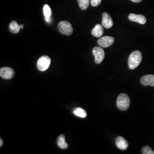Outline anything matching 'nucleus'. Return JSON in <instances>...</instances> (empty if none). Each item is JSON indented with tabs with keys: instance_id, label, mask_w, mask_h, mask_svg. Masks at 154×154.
Here are the masks:
<instances>
[{
	"instance_id": "nucleus-3",
	"label": "nucleus",
	"mask_w": 154,
	"mask_h": 154,
	"mask_svg": "<svg viewBox=\"0 0 154 154\" xmlns=\"http://www.w3.org/2000/svg\"><path fill=\"white\" fill-rule=\"evenodd\" d=\"M58 28L60 33L66 35H72L73 33V29L71 23L66 21H62L60 22Z\"/></svg>"
},
{
	"instance_id": "nucleus-17",
	"label": "nucleus",
	"mask_w": 154,
	"mask_h": 154,
	"mask_svg": "<svg viewBox=\"0 0 154 154\" xmlns=\"http://www.w3.org/2000/svg\"><path fill=\"white\" fill-rule=\"evenodd\" d=\"M44 14L45 18L50 17L51 14V11L49 6L48 5H45L44 6Z\"/></svg>"
},
{
	"instance_id": "nucleus-13",
	"label": "nucleus",
	"mask_w": 154,
	"mask_h": 154,
	"mask_svg": "<svg viewBox=\"0 0 154 154\" xmlns=\"http://www.w3.org/2000/svg\"><path fill=\"white\" fill-rule=\"evenodd\" d=\"M21 29V25H19L16 21H11L9 25V30L12 33L17 34L19 33Z\"/></svg>"
},
{
	"instance_id": "nucleus-15",
	"label": "nucleus",
	"mask_w": 154,
	"mask_h": 154,
	"mask_svg": "<svg viewBox=\"0 0 154 154\" xmlns=\"http://www.w3.org/2000/svg\"><path fill=\"white\" fill-rule=\"evenodd\" d=\"M74 114L75 116H78L79 117H81V118H86L87 116V113H86V111L83 110L82 108H79V107H78V108H76L75 109H74Z\"/></svg>"
},
{
	"instance_id": "nucleus-20",
	"label": "nucleus",
	"mask_w": 154,
	"mask_h": 154,
	"mask_svg": "<svg viewBox=\"0 0 154 154\" xmlns=\"http://www.w3.org/2000/svg\"><path fill=\"white\" fill-rule=\"evenodd\" d=\"M45 20L48 23H49L51 21V17H47V18H45Z\"/></svg>"
},
{
	"instance_id": "nucleus-10",
	"label": "nucleus",
	"mask_w": 154,
	"mask_h": 154,
	"mask_svg": "<svg viewBox=\"0 0 154 154\" xmlns=\"http://www.w3.org/2000/svg\"><path fill=\"white\" fill-rule=\"evenodd\" d=\"M140 82L144 86H150L154 87V75H146L140 79Z\"/></svg>"
},
{
	"instance_id": "nucleus-6",
	"label": "nucleus",
	"mask_w": 154,
	"mask_h": 154,
	"mask_svg": "<svg viewBox=\"0 0 154 154\" xmlns=\"http://www.w3.org/2000/svg\"><path fill=\"white\" fill-rule=\"evenodd\" d=\"M114 42V38L110 36L102 37L98 39V44L101 48H108L110 47Z\"/></svg>"
},
{
	"instance_id": "nucleus-23",
	"label": "nucleus",
	"mask_w": 154,
	"mask_h": 154,
	"mask_svg": "<svg viewBox=\"0 0 154 154\" xmlns=\"http://www.w3.org/2000/svg\"><path fill=\"white\" fill-rule=\"evenodd\" d=\"M21 29H23V25H21Z\"/></svg>"
},
{
	"instance_id": "nucleus-1",
	"label": "nucleus",
	"mask_w": 154,
	"mask_h": 154,
	"mask_svg": "<svg viewBox=\"0 0 154 154\" xmlns=\"http://www.w3.org/2000/svg\"><path fill=\"white\" fill-rule=\"evenodd\" d=\"M142 60V56L140 51L136 50L131 53L128 60V65L130 69L134 70L137 68Z\"/></svg>"
},
{
	"instance_id": "nucleus-11",
	"label": "nucleus",
	"mask_w": 154,
	"mask_h": 154,
	"mask_svg": "<svg viewBox=\"0 0 154 154\" xmlns=\"http://www.w3.org/2000/svg\"><path fill=\"white\" fill-rule=\"evenodd\" d=\"M116 143L117 147L122 150H126L128 147L127 141L122 137H118L116 139Z\"/></svg>"
},
{
	"instance_id": "nucleus-19",
	"label": "nucleus",
	"mask_w": 154,
	"mask_h": 154,
	"mask_svg": "<svg viewBox=\"0 0 154 154\" xmlns=\"http://www.w3.org/2000/svg\"><path fill=\"white\" fill-rule=\"evenodd\" d=\"M101 2L102 0H90V4L94 7H96L99 5Z\"/></svg>"
},
{
	"instance_id": "nucleus-14",
	"label": "nucleus",
	"mask_w": 154,
	"mask_h": 154,
	"mask_svg": "<svg viewBox=\"0 0 154 154\" xmlns=\"http://www.w3.org/2000/svg\"><path fill=\"white\" fill-rule=\"evenodd\" d=\"M57 144L60 148L62 149H66L67 148L68 145L65 142V137L63 135L59 136L57 139Z\"/></svg>"
},
{
	"instance_id": "nucleus-12",
	"label": "nucleus",
	"mask_w": 154,
	"mask_h": 154,
	"mask_svg": "<svg viewBox=\"0 0 154 154\" xmlns=\"http://www.w3.org/2000/svg\"><path fill=\"white\" fill-rule=\"evenodd\" d=\"M103 26L100 25V24H97L95 25V26L93 29L91 31V34L92 35L95 37H100L102 36L103 34Z\"/></svg>"
},
{
	"instance_id": "nucleus-2",
	"label": "nucleus",
	"mask_w": 154,
	"mask_h": 154,
	"mask_svg": "<svg viewBox=\"0 0 154 154\" xmlns=\"http://www.w3.org/2000/svg\"><path fill=\"white\" fill-rule=\"evenodd\" d=\"M116 105L119 110H127L130 105V99L126 94H121L116 100Z\"/></svg>"
},
{
	"instance_id": "nucleus-7",
	"label": "nucleus",
	"mask_w": 154,
	"mask_h": 154,
	"mask_svg": "<svg viewBox=\"0 0 154 154\" xmlns=\"http://www.w3.org/2000/svg\"><path fill=\"white\" fill-rule=\"evenodd\" d=\"M0 76L3 79H10L14 76V72L11 67H2L0 69Z\"/></svg>"
},
{
	"instance_id": "nucleus-5",
	"label": "nucleus",
	"mask_w": 154,
	"mask_h": 154,
	"mask_svg": "<svg viewBox=\"0 0 154 154\" xmlns=\"http://www.w3.org/2000/svg\"><path fill=\"white\" fill-rule=\"evenodd\" d=\"M93 53L95 57V62L97 64L100 63L105 58V51L100 47H94Z\"/></svg>"
},
{
	"instance_id": "nucleus-4",
	"label": "nucleus",
	"mask_w": 154,
	"mask_h": 154,
	"mask_svg": "<svg viewBox=\"0 0 154 154\" xmlns=\"http://www.w3.org/2000/svg\"><path fill=\"white\" fill-rule=\"evenodd\" d=\"M51 63V59L47 55L42 56L37 62V68L39 71L44 72L49 67Z\"/></svg>"
},
{
	"instance_id": "nucleus-21",
	"label": "nucleus",
	"mask_w": 154,
	"mask_h": 154,
	"mask_svg": "<svg viewBox=\"0 0 154 154\" xmlns=\"http://www.w3.org/2000/svg\"><path fill=\"white\" fill-rule=\"evenodd\" d=\"M132 2H136V3H138V2H141L142 0H131Z\"/></svg>"
},
{
	"instance_id": "nucleus-22",
	"label": "nucleus",
	"mask_w": 154,
	"mask_h": 154,
	"mask_svg": "<svg viewBox=\"0 0 154 154\" xmlns=\"http://www.w3.org/2000/svg\"><path fill=\"white\" fill-rule=\"evenodd\" d=\"M0 141H1V143H0V146L2 147V146L3 145V140H2V139H0Z\"/></svg>"
},
{
	"instance_id": "nucleus-8",
	"label": "nucleus",
	"mask_w": 154,
	"mask_h": 154,
	"mask_svg": "<svg viewBox=\"0 0 154 154\" xmlns=\"http://www.w3.org/2000/svg\"><path fill=\"white\" fill-rule=\"evenodd\" d=\"M102 26L106 29H110L113 26V21L110 14L105 12L102 14Z\"/></svg>"
},
{
	"instance_id": "nucleus-9",
	"label": "nucleus",
	"mask_w": 154,
	"mask_h": 154,
	"mask_svg": "<svg viewBox=\"0 0 154 154\" xmlns=\"http://www.w3.org/2000/svg\"><path fill=\"white\" fill-rule=\"evenodd\" d=\"M128 19L132 22H138L140 24H145L146 22V18L142 14H135L131 13L128 16Z\"/></svg>"
},
{
	"instance_id": "nucleus-16",
	"label": "nucleus",
	"mask_w": 154,
	"mask_h": 154,
	"mask_svg": "<svg viewBox=\"0 0 154 154\" xmlns=\"http://www.w3.org/2000/svg\"><path fill=\"white\" fill-rule=\"evenodd\" d=\"M90 2V0H78L79 6L82 11H85L88 8Z\"/></svg>"
},
{
	"instance_id": "nucleus-18",
	"label": "nucleus",
	"mask_w": 154,
	"mask_h": 154,
	"mask_svg": "<svg viewBox=\"0 0 154 154\" xmlns=\"http://www.w3.org/2000/svg\"><path fill=\"white\" fill-rule=\"evenodd\" d=\"M142 151L143 154H154V151L149 146H144L142 149Z\"/></svg>"
}]
</instances>
